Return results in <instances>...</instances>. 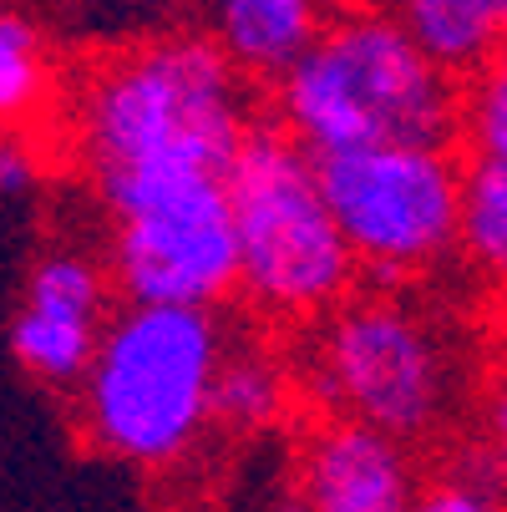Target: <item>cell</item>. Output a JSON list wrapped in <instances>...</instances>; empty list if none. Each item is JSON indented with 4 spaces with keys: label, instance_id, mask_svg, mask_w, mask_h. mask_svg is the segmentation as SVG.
<instances>
[{
    "label": "cell",
    "instance_id": "1",
    "mask_svg": "<svg viewBox=\"0 0 507 512\" xmlns=\"http://www.w3.org/2000/svg\"><path fill=\"white\" fill-rule=\"evenodd\" d=\"M249 127L244 77L198 31L117 51L87 77L77 102V148L92 178L229 173Z\"/></svg>",
    "mask_w": 507,
    "mask_h": 512
},
{
    "label": "cell",
    "instance_id": "2",
    "mask_svg": "<svg viewBox=\"0 0 507 512\" xmlns=\"http://www.w3.org/2000/svg\"><path fill=\"white\" fill-rule=\"evenodd\" d=\"M279 127L305 153L452 148L462 87L431 66L386 6H345L315 51L274 87Z\"/></svg>",
    "mask_w": 507,
    "mask_h": 512
},
{
    "label": "cell",
    "instance_id": "3",
    "mask_svg": "<svg viewBox=\"0 0 507 512\" xmlns=\"http://www.w3.org/2000/svg\"><path fill=\"white\" fill-rule=\"evenodd\" d=\"M224 350L229 335L213 310L122 305L77 386L87 442L112 462L148 472L183 462L213 426V381Z\"/></svg>",
    "mask_w": 507,
    "mask_h": 512
},
{
    "label": "cell",
    "instance_id": "4",
    "mask_svg": "<svg viewBox=\"0 0 507 512\" xmlns=\"http://www.w3.org/2000/svg\"><path fill=\"white\" fill-rule=\"evenodd\" d=\"M239 295L274 320H325L355 289V254L320 193L315 153H305L279 122H254L224 173Z\"/></svg>",
    "mask_w": 507,
    "mask_h": 512
},
{
    "label": "cell",
    "instance_id": "5",
    "mask_svg": "<svg viewBox=\"0 0 507 512\" xmlns=\"http://www.w3.org/2000/svg\"><path fill=\"white\" fill-rule=\"evenodd\" d=\"M97 193L112 213L107 274L127 305L219 310L239 289L224 173H112Z\"/></svg>",
    "mask_w": 507,
    "mask_h": 512
},
{
    "label": "cell",
    "instance_id": "6",
    "mask_svg": "<svg viewBox=\"0 0 507 512\" xmlns=\"http://www.w3.org/2000/svg\"><path fill=\"white\" fill-rule=\"evenodd\" d=\"M310 386L330 416L360 421L406 447L442 426L452 365L426 315L401 300L366 295L320 320L310 345Z\"/></svg>",
    "mask_w": 507,
    "mask_h": 512
},
{
    "label": "cell",
    "instance_id": "7",
    "mask_svg": "<svg viewBox=\"0 0 507 512\" xmlns=\"http://www.w3.org/2000/svg\"><path fill=\"white\" fill-rule=\"evenodd\" d=\"M320 193L355 264L381 284L431 269L457 244L462 163L452 148H360L315 158Z\"/></svg>",
    "mask_w": 507,
    "mask_h": 512
},
{
    "label": "cell",
    "instance_id": "8",
    "mask_svg": "<svg viewBox=\"0 0 507 512\" xmlns=\"http://www.w3.org/2000/svg\"><path fill=\"white\" fill-rule=\"evenodd\" d=\"M112 274L77 249H51L36 259L21 310L11 320V355L51 391H77L97 360L107 330Z\"/></svg>",
    "mask_w": 507,
    "mask_h": 512
},
{
    "label": "cell",
    "instance_id": "9",
    "mask_svg": "<svg viewBox=\"0 0 507 512\" xmlns=\"http://www.w3.org/2000/svg\"><path fill=\"white\" fill-rule=\"evenodd\" d=\"M416 492L411 452L360 421L325 416L300 447L305 512H411Z\"/></svg>",
    "mask_w": 507,
    "mask_h": 512
},
{
    "label": "cell",
    "instance_id": "10",
    "mask_svg": "<svg viewBox=\"0 0 507 512\" xmlns=\"http://www.w3.org/2000/svg\"><path fill=\"white\" fill-rule=\"evenodd\" d=\"M325 26V0H213V46L244 82L279 87L315 51Z\"/></svg>",
    "mask_w": 507,
    "mask_h": 512
},
{
    "label": "cell",
    "instance_id": "11",
    "mask_svg": "<svg viewBox=\"0 0 507 512\" xmlns=\"http://www.w3.org/2000/svg\"><path fill=\"white\" fill-rule=\"evenodd\" d=\"M386 11L411 36V46L452 82H477L507 41L487 0H391Z\"/></svg>",
    "mask_w": 507,
    "mask_h": 512
},
{
    "label": "cell",
    "instance_id": "12",
    "mask_svg": "<svg viewBox=\"0 0 507 512\" xmlns=\"http://www.w3.org/2000/svg\"><path fill=\"white\" fill-rule=\"evenodd\" d=\"M295 376L264 345H229L219 381H213V426L229 436H259L284 421Z\"/></svg>",
    "mask_w": 507,
    "mask_h": 512
},
{
    "label": "cell",
    "instance_id": "13",
    "mask_svg": "<svg viewBox=\"0 0 507 512\" xmlns=\"http://www.w3.org/2000/svg\"><path fill=\"white\" fill-rule=\"evenodd\" d=\"M457 249L482 279L507 289V163H492V158L462 163Z\"/></svg>",
    "mask_w": 507,
    "mask_h": 512
},
{
    "label": "cell",
    "instance_id": "14",
    "mask_svg": "<svg viewBox=\"0 0 507 512\" xmlns=\"http://www.w3.org/2000/svg\"><path fill=\"white\" fill-rule=\"evenodd\" d=\"M51 102V61L26 16L0 11V132H21Z\"/></svg>",
    "mask_w": 507,
    "mask_h": 512
},
{
    "label": "cell",
    "instance_id": "15",
    "mask_svg": "<svg viewBox=\"0 0 507 512\" xmlns=\"http://www.w3.org/2000/svg\"><path fill=\"white\" fill-rule=\"evenodd\" d=\"M462 137L472 158L507 163V66L492 61L462 92Z\"/></svg>",
    "mask_w": 507,
    "mask_h": 512
},
{
    "label": "cell",
    "instance_id": "16",
    "mask_svg": "<svg viewBox=\"0 0 507 512\" xmlns=\"http://www.w3.org/2000/svg\"><path fill=\"white\" fill-rule=\"evenodd\" d=\"M411 512H507L502 492L492 487V477H472V472H442V477H431Z\"/></svg>",
    "mask_w": 507,
    "mask_h": 512
},
{
    "label": "cell",
    "instance_id": "17",
    "mask_svg": "<svg viewBox=\"0 0 507 512\" xmlns=\"http://www.w3.org/2000/svg\"><path fill=\"white\" fill-rule=\"evenodd\" d=\"M41 178V153L26 132H0V193H26Z\"/></svg>",
    "mask_w": 507,
    "mask_h": 512
},
{
    "label": "cell",
    "instance_id": "18",
    "mask_svg": "<svg viewBox=\"0 0 507 512\" xmlns=\"http://www.w3.org/2000/svg\"><path fill=\"white\" fill-rule=\"evenodd\" d=\"M487 477H492V487L502 492V502H507V376L492 386V396H487Z\"/></svg>",
    "mask_w": 507,
    "mask_h": 512
},
{
    "label": "cell",
    "instance_id": "19",
    "mask_svg": "<svg viewBox=\"0 0 507 512\" xmlns=\"http://www.w3.org/2000/svg\"><path fill=\"white\" fill-rule=\"evenodd\" d=\"M487 6H492V16L502 21V31H507V0H487Z\"/></svg>",
    "mask_w": 507,
    "mask_h": 512
},
{
    "label": "cell",
    "instance_id": "20",
    "mask_svg": "<svg viewBox=\"0 0 507 512\" xmlns=\"http://www.w3.org/2000/svg\"><path fill=\"white\" fill-rule=\"evenodd\" d=\"M127 6H163V0H127Z\"/></svg>",
    "mask_w": 507,
    "mask_h": 512
},
{
    "label": "cell",
    "instance_id": "21",
    "mask_svg": "<svg viewBox=\"0 0 507 512\" xmlns=\"http://www.w3.org/2000/svg\"><path fill=\"white\" fill-rule=\"evenodd\" d=\"M279 512H305V507H300V502H284V507H279Z\"/></svg>",
    "mask_w": 507,
    "mask_h": 512
},
{
    "label": "cell",
    "instance_id": "22",
    "mask_svg": "<svg viewBox=\"0 0 507 512\" xmlns=\"http://www.w3.org/2000/svg\"><path fill=\"white\" fill-rule=\"evenodd\" d=\"M492 61H502V66H507V41H502V51H497V56H492Z\"/></svg>",
    "mask_w": 507,
    "mask_h": 512
}]
</instances>
